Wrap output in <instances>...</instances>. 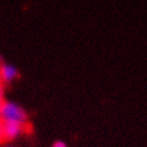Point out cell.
I'll return each instance as SVG.
<instances>
[{
    "instance_id": "obj_4",
    "label": "cell",
    "mask_w": 147,
    "mask_h": 147,
    "mask_svg": "<svg viewBox=\"0 0 147 147\" xmlns=\"http://www.w3.org/2000/svg\"><path fill=\"white\" fill-rule=\"evenodd\" d=\"M5 142V121L0 117V144H3Z\"/></svg>"
},
{
    "instance_id": "obj_2",
    "label": "cell",
    "mask_w": 147,
    "mask_h": 147,
    "mask_svg": "<svg viewBox=\"0 0 147 147\" xmlns=\"http://www.w3.org/2000/svg\"><path fill=\"white\" fill-rule=\"evenodd\" d=\"M29 128H31L29 123L21 124L17 122H5V142L14 140L23 132H29Z\"/></svg>"
},
{
    "instance_id": "obj_8",
    "label": "cell",
    "mask_w": 147,
    "mask_h": 147,
    "mask_svg": "<svg viewBox=\"0 0 147 147\" xmlns=\"http://www.w3.org/2000/svg\"><path fill=\"white\" fill-rule=\"evenodd\" d=\"M0 67H1V66H0Z\"/></svg>"
},
{
    "instance_id": "obj_7",
    "label": "cell",
    "mask_w": 147,
    "mask_h": 147,
    "mask_svg": "<svg viewBox=\"0 0 147 147\" xmlns=\"http://www.w3.org/2000/svg\"><path fill=\"white\" fill-rule=\"evenodd\" d=\"M0 82H1V83H2V81H1V80H0Z\"/></svg>"
},
{
    "instance_id": "obj_1",
    "label": "cell",
    "mask_w": 147,
    "mask_h": 147,
    "mask_svg": "<svg viewBox=\"0 0 147 147\" xmlns=\"http://www.w3.org/2000/svg\"><path fill=\"white\" fill-rule=\"evenodd\" d=\"M0 117L5 122H17L21 124H26L27 115L20 107L10 102H4L0 108Z\"/></svg>"
},
{
    "instance_id": "obj_6",
    "label": "cell",
    "mask_w": 147,
    "mask_h": 147,
    "mask_svg": "<svg viewBox=\"0 0 147 147\" xmlns=\"http://www.w3.org/2000/svg\"><path fill=\"white\" fill-rule=\"evenodd\" d=\"M53 147H67V145L63 142H61V141H58V142L54 143Z\"/></svg>"
},
{
    "instance_id": "obj_3",
    "label": "cell",
    "mask_w": 147,
    "mask_h": 147,
    "mask_svg": "<svg viewBox=\"0 0 147 147\" xmlns=\"http://www.w3.org/2000/svg\"><path fill=\"white\" fill-rule=\"evenodd\" d=\"M17 75L16 69L10 65H2L0 67V80L2 82H9Z\"/></svg>"
},
{
    "instance_id": "obj_5",
    "label": "cell",
    "mask_w": 147,
    "mask_h": 147,
    "mask_svg": "<svg viewBox=\"0 0 147 147\" xmlns=\"http://www.w3.org/2000/svg\"><path fill=\"white\" fill-rule=\"evenodd\" d=\"M5 100L3 98V87H2V83L0 82V108H1Z\"/></svg>"
}]
</instances>
